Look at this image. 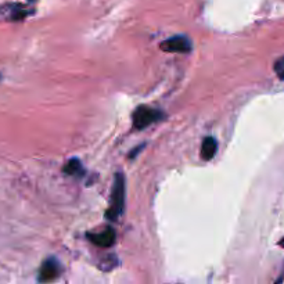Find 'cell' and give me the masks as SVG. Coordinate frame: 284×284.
I'll return each instance as SVG.
<instances>
[{"label":"cell","instance_id":"1","mask_svg":"<svg viewBox=\"0 0 284 284\" xmlns=\"http://www.w3.org/2000/svg\"><path fill=\"white\" fill-rule=\"evenodd\" d=\"M125 205V178L121 172H118L114 179V186L111 190V204L107 209L106 218L108 220H117L121 216Z\"/></svg>","mask_w":284,"mask_h":284},{"label":"cell","instance_id":"2","mask_svg":"<svg viewBox=\"0 0 284 284\" xmlns=\"http://www.w3.org/2000/svg\"><path fill=\"white\" fill-rule=\"evenodd\" d=\"M163 118V112L150 108L147 106H139L133 111L132 121H133V128L137 131H142L146 129L147 127H150L154 122L160 121Z\"/></svg>","mask_w":284,"mask_h":284},{"label":"cell","instance_id":"3","mask_svg":"<svg viewBox=\"0 0 284 284\" xmlns=\"http://www.w3.org/2000/svg\"><path fill=\"white\" fill-rule=\"evenodd\" d=\"M29 14L30 10L20 3H6L0 6V21H21Z\"/></svg>","mask_w":284,"mask_h":284},{"label":"cell","instance_id":"4","mask_svg":"<svg viewBox=\"0 0 284 284\" xmlns=\"http://www.w3.org/2000/svg\"><path fill=\"white\" fill-rule=\"evenodd\" d=\"M160 47L167 53H188L192 50V42L187 36L176 35L164 41Z\"/></svg>","mask_w":284,"mask_h":284},{"label":"cell","instance_id":"5","mask_svg":"<svg viewBox=\"0 0 284 284\" xmlns=\"http://www.w3.org/2000/svg\"><path fill=\"white\" fill-rule=\"evenodd\" d=\"M61 273V266L58 264V261L54 258H49L46 259L43 265L41 266V270H39V277L38 280L42 281V283H49V281H53L56 280Z\"/></svg>","mask_w":284,"mask_h":284},{"label":"cell","instance_id":"6","mask_svg":"<svg viewBox=\"0 0 284 284\" xmlns=\"http://www.w3.org/2000/svg\"><path fill=\"white\" fill-rule=\"evenodd\" d=\"M87 239L90 240V243L100 247V248H110L115 244L117 233L112 228H108L100 233H87Z\"/></svg>","mask_w":284,"mask_h":284},{"label":"cell","instance_id":"7","mask_svg":"<svg viewBox=\"0 0 284 284\" xmlns=\"http://www.w3.org/2000/svg\"><path fill=\"white\" fill-rule=\"evenodd\" d=\"M218 150V142L215 137H205L201 144V158L204 161H209L215 157Z\"/></svg>","mask_w":284,"mask_h":284},{"label":"cell","instance_id":"8","mask_svg":"<svg viewBox=\"0 0 284 284\" xmlns=\"http://www.w3.org/2000/svg\"><path fill=\"white\" fill-rule=\"evenodd\" d=\"M62 172L70 175V176H74V175H81L83 172V168H82V164L79 160H70L68 163L64 165L62 168Z\"/></svg>","mask_w":284,"mask_h":284},{"label":"cell","instance_id":"9","mask_svg":"<svg viewBox=\"0 0 284 284\" xmlns=\"http://www.w3.org/2000/svg\"><path fill=\"white\" fill-rule=\"evenodd\" d=\"M119 264V261L118 258L115 257L114 254H110L104 257V258L100 261V264H99V269L100 270H104V272H110V270L115 269Z\"/></svg>","mask_w":284,"mask_h":284},{"label":"cell","instance_id":"10","mask_svg":"<svg viewBox=\"0 0 284 284\" xmlns=\"http://www.w3.org/2000/svg\"><path fill=\"white\" fill-rule=\"evenodd\" d=\"M274 71L280 74V72L284 71V57L279 58V60L274 62Z\"/></svg>","mask_w":284,"mask_h":284},{"label":"cell","instance_id":"11","mask_svg":"<svg viewBox=\"0 0 284 284\" xmlns=\"http://www.w3.org/2000/svg\"><path fill=\"white\" fill-rule=\"evenodd\" d=\"M283 280H284V265H283V269H281V276H280L279 279L276 280V281L279 283V281H283Z\"/></svg>","mask_w":284,"mask_h":284},{"label":"cell","instance_id":"12","mask_svg":"<svg viewBox=\"0 0 284 284\" xmlns=\"http://www.w3.org/2000/svg\"><path fill=\"white\" fill-rule=\"evenodd\" d=\"M277 75H279L280 79H283V81H284V71H283V72H280V74H277Z\"/></svg>","mask_w":284,"mask_h":284},{"label":"cell","instance_id":"13","mask_svg":"<svg viewBox=\"0 0 284 284\" xmlns=\"http://www.w3.org/2000/svg\"><path fill=\"white\" fill-rule=\"evenodd\" d=\"M283 240H284V239H283ZM279 244H280V245H281V247H284V241H280Z\"/></svg>","mask_w":284,"mask_h":284}]
</instances>
